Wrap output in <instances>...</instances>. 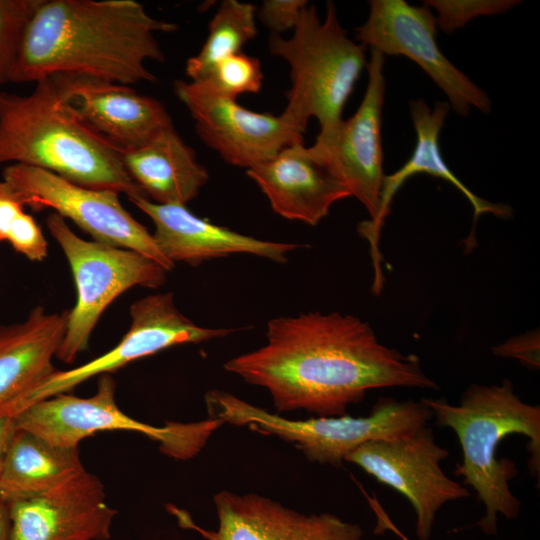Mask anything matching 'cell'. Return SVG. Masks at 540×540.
I'll return each instance as SVG.
<instances>
[{"mask_svg":"<svg viewBox=\"0 0 540 540\" xmlns=\"http://www.w3.org/2000/svg\"><path fill=\"white\" fill-rule=\"evenodd\" d=\"M265 336L263 346L223 367L266 389L279 412L342 416L372 389L439 388L416 355L384 345L353 315L315 311L275 317Z\"/></svg>","mask_w":540,"mask_h":540,"instance_id":"cell-1","label":"cell"},{"mask_svg":"<svg viewBox=\"0 0 540 540\" xmlns=\"http://www.w3.org/2000/svg\"><path fill=\"white\" fill-rule=\"evenodd\" d=\"M176 28L135 0H43L27 27L10 82L54 75L127 86L155 82L146 61L165 60L155 34Z\"/></svg>","mask_w":540,"mask_h":540,"instance_id":"cell-2","label":"cell"},{"mask_svg":"<svg viewBox=\"0 0 540 540\" xmlns=\"http://www.w3.org/2000/svg\"><path fill=\"white\" fill-rule=\"evenodd\" d=\"M8 163L40 168L128 199L147 198L127 172L120 148L75 112L63 75L37 81L28 96L0 91V164Z\"/></svg>","mask_w":540,"mask_h":540,"instance_id":"cell-3","label":"cell"},{"mask_svg":"<svg viewBox=\"0 0 540 540\" xmlns=\"http://www.w3.org/2000/svg\"><path fill=\"white\" fill-rule=\"evenodd\" d=\"M431 412L438 426L456 434L462 462L454 470L470 486L485 506V514L478 522L481 530L497 533L498 515L516 518L520 501L512 493L509 481L518 471L508 458L498 459L500 443L509 435L528 438L530 473L539 481L540 475V407L522 401L513 383L505 379L501 384H471L458 405L442 399L420 400Z\"/></svg>","mask_w":540,"mask_h":540,"instance_id":"cell-4","label":"cell"},{"mask_svg":"<svg viewBox=\"0 0 540 540\" xmlns=\"http://www.w3.org/2000/svg\"><path fill=\"white\" fill-rule=\"evenodd\" d=\"M290 38L271 34L269 51L290 67L291 88L281 114L303 134L310 118L320 131L342 120L345 104L367 65L366 47L352 41L342 28L336 6L328 1L320 19L314 4L301 11Z\"/></svg>","mask_w":540,"mask_h":540,"instance_id":"cell-5","label":"cell"},{"mask_svg":"<svg viewBox=\"0 0 540 540\" xmlns=\"http://www.w3.org/2000/svg\"><path fill=\"white\" fill-rule=\"evenodd\" d=\"M208 418L235 426H247L255 432L273 435L292 443L308 460L341 466L359 446L415 431L431 419L430 410L421 402L380 398L367 416L350 415L292 420L250 404L224 390L205 394Z\"/></svg>","mask_w":540,"mask_h":540,"instance_id":"cell-6","label":"cell"},{"mask_svg":"<svg viewBox=\"0 0 540 540\" xmlns=\"http://www.w3.org/2000/svg\"><path fill=\"white\" fill-rule=\"evenodd\" d=\"M46 226L67 258L76 287V303L68 311L55 356L70 364L87 348L101 315L119 295L135 286L157 289L167 271L134 250L80 238L55 212L47 216Z\"/></svg>","mask_w":540,"mask_h":540,"instance_id":"cell-7","label":"cell"},{"mask_svg":"<svg viewBox=\"0 0 540 540\" xmlns=\"http://www.w3.org/2000/svg\"><path fill=\"white\" fill-rule=\"evenodd\" d=\"M116 384L109 374L99 378L96 393L80 398L67 393L37 401L13 417L16 427L59 447L77 448L84 438L99 431L141 433L159 444L163 454L177 460L197 455L223 422L218 419L153 426L135 420L118 407Z\"/></svg>","mask_w":540,"mask_h":540,"instance_id":"cell-8","label":"cell"},{"mask_svg":"<svg viewBox=\"0 0 540 540\" xmlns=\"http://www.w3.org/2000/svg\"><path fill=\"white\" fill-rule=\"evenodd\" d=\"M2 180L23 207L36 212L52 209L94 241L139 252L166 271L175 267L162 254L153 234L122 206L119 193L84 187L52 172L17 163L3 169Z\"/></svg>","mask_w":540,"mask_h":540,"instance_id":"cell-9","label":"cell"},{"mask_svg":"<svg viewBox=\"0 0 540 540\" xmlns=\"http://www.w3.org/2000/svg\"><path fill=\"white\" fill-rule=\"evenodd\" d=\"M130 316V328L114 348L76 368L55 370L4 407L0 415L14 416L31 404L66 393L93 376L109 374L129 362L169 347L223 338L235 331L197 325L178 310L171 292L152 294L137 300L130 307Z\"/></svg>","mask_w":540,"mask_h":540,"instance_id":"cell-10","label":"cell"},{"mask_svg":"<svg viewBox=\"0 0 540 540\" xmlns=\"http://www.w3.org/2000/svg\"><path fill=\"white\" fill-rule=\"evenodd\" d=\"M355 32L356 40L366 48L415 62L445 93L459 116H468L471 109L490 113L488 94L439 49L436 19L429 7L404 0H370L368 18Z\"/></svg>","mask_w":540,"mask_h":540,"instance_id":"cell-11","label":"cell"},{"mask_svg":"<svg viewBox=\"0 0 540 540\" xmlns=\"http://www.w3.org/2000/svg\"><path fill=\"white\" fill-rule=\"evenodd\" d=\"M448 456L449 451L437 444L433 430L423 426L400 436L367 442L345 461L403 495L416 514L418 538L428 540L437 511L450 501L470 496L464 485L442 470L440 464Z\"/></svg>","mask_w":540,"mask_h":540,"instance_id":"cell-12","label":"cell"},{"mask_svg":"<svg viewBox=\"0 0 540 540\" xmlns=\"http://www.w3.org/2000/svg\"><path fill=\"white\" fill-rule=\"evenodd\" d=\"M384 63V55L370 49L367 87L358 109L335 127L320 131L309 147L312 155L347 187L351 197L361 202L369 213V222L378 216L385 176L381 138Z\"/></svg>","mask_w":540,"mask_h":540,"instance_id":"cell-13","label":"cell"},{"mask_svg":"<svg viewBox=\"0 0 540 540\" xmlns=\"http://www.w3.org/2000/svg\"><path fill=\"white\" fill-rule=\"evenodd\" d=\"M174 93L200 139L233 166L248 170L288 146L304 144V134L282 115L249 110L198 82L176 80Z\"/></svg>","mask_w":540,"mask_h":540,"instance_id":"cell-14","label":"cell"},{"mask_svg":"<svg viewBox=\"0 0 540 540\" xmlns=\"http://www.w3.org/2000/svg\"><path fill=\"white\" fill-rule=\"evenodd\" d=\"M9 540H107L117 511L83 470L38 495L8 502Z\"/></svg>","mask_w":540,"mask_h":540,"instance_id":"cell-15","label":"cell"},{"mask_svg":"<svg viewBox=\"0 0 540 540\" xmlns=\"http://www.w3.org/2000/svg\"><path fill=\"white\" fill-rule=\"evenodd\" d=\"M218 518L215 530L196 526L182 510L171 506L181 526L206 540H362L357 524L330 513L303 514L255 493L221 491L213 497Z\"/></svg>","mask_w":540,"mask_h":540,"instance_id":"cell-16","label":"cell"},{"mask_svg":"<svg viewBox=\"0 0 540 540\" xmlns=\"http://www.w3.org/2000/svg\"><path fill=\"white\" fill-rule=\"evenodd\" d=\"M448 102L438 101L433 108L422 100H413L409 103L410 115L416 131V144L408 161L395 173L385 175L380 196V210L374 222L364 221L358 226L359 234L369 241L370 253L374 268V279L383 277L378 243L380 231L390 212V204L405 181L413 175L426 173L439 177L454 185L470 202L473 208V227L464 240L467 251L476 246L475 223L478 217L490 213L499 218L507 219L512 216V209L505 204L488 202L474 194L450 170L441 154L439 136L441 129L450 111Z\"/></svg>","mask_w":540,"mask_h":540,"instance_id":"cell-17","label":"cell"},{"mask_svg":"<svg viewBox=\"0 0 540 540\" xmlns=\"http://www.w3.org/2000/svg\"><path fill=\"white\" fill-rule=\"evenodd\" d=\"M154 223V240L173 264L192 266L233 254H251L286 263L300 244L257 239L194 215L184 205H162L143 197L129 199Z\"/></svg>","mask_w":540,"mask_h":540,"instance_id":"cell-18","label":"cell"},{"mask_svg":"<svg viewBox=\"0 0 540 540\" xmlns=\"http://www.w3.org/2000/svg\"><path fill=\"white\" fill-rule=\"evenodd\" d=\"M246 173L276 214L311 226L326 217L334 203L351 197L347 187L304 144L288 146Z\"/></svg>","mask_w":540,"mask_h":540,"instance_id":"cell-19","label":"cell"},{"mask_svg":"<svg viewBox=\"0 0 540 540\" xmlns=\"http://www.w3.org/2000/svg\"><path fill=\"white\" fill-rule=\"evenodd\" d=\"M68 101L78 116L123 150L148 142L173 126L165 107L130 86L63 75Z\"/></svg>","mask_w":540,"mask_h":540,"instance_id":"cell-20","label":"cell"},{"mask_svg":"<svg viewBox=\"0 0 540 540\" xmlns=\"http://www.w3.org/2000/svg\"><path fill=\"white\" fill-rule=\"evenodd\" d=\"M67 315L37 306L23 322L0 325V411L55 371Z\"/></svg>","mask_w":540,"mask_h":540,"instance_id":"cell-21","label":"cell"},{"mask_svg":"<svg viewBox=\"0 0 540 540\" xmlns=\"http://www.w3.org/2000/svg\"><path fill=\"white\" fill-rule=\"evenodd\" d=\"M120 150L130 177L157 204L186 206L209 179L207 169L174 125L140 147Z\"/></svg>","mask_w":540,"mask_h":540,"instance_id":"cell-22","label":"cell"},{"mask_svg":"<svg viewBox=\"0 0 540 540\" xmlns=\"http://www.w3.org/2000/svg\"><path fill=\"white\" fill-rule=\"evenodd\" d=\"M83 470L78 447L55 446L17 428L0 473V498L8 503L38 495Z\"/></svg>","mask_w":540,"mask_h":540,"instance_id":"cell-23","label":"cell"},{"mask_svg":"<svg viewBox=\"0 0 540 540\" xmlns=\"http://www.w3.org/2000/svg\"><path fill=\"white\" fill-rule=\"evenodd\" d=\"M256 6L236 0H224L209 22L208 36L195 55L186 62L190 81H198L218 61L241 52L256 37Z\"/></svg>","mask_w":540,"mask_h":540,"instance_id":"cell-24","label":"cell"},{"mask_svg":"<svg viewBox=\"0 0 540 540\" xmlns=\"http://www.w3.org/2000/svg\"><path fill=\"white\" fill-rule=\"evenodd\" d=\"M264 74L258 58L242 51L217 63L198 81L208 89L236 99L246 93H258L262 88Z\"/></svg>","mask_w":540,"mask_h":540,"instance_id":"cell-25","label":"cell"},{"mask_svg":"<svg viewBox=\"0 0 540 540\" xmlns=\"http://www.w3.org/2000/svg\"><path fill=\"white\" fill-rule=\"evenodd\" d=\"M43 0H0V86L10 82L27 27Z\"/></svg>","mask_w":540,"mask_h":540,"instance_id":"cell-26","label":"cell"},{"mask_svg":"<svg viewBox=\"0 0 540 540\" xmlns=\"http://www.w3.org/2000/svg\"><path fill=\"white\" fill-rule=\"evenodd\" d=\"M423 5L436 11L437 28L452 34L480 16L503 14L521 2L518 0H425Z\"/></svg>","mask_w":540,"mask_h":540,"instance_id":"cell-27","label":"cell"},{"mask_svg":"<svg viewBox=\"0 0 540 540\" xmlns=\"http://www.w3.org/2000/svg\"><path fill=\"white\" fill-rule=\"evenodd\" d=\"M13 249L31 261H42L48 252V243L32 215L24 210L14 219L7 240Z\"/></svg>","mask_w":540,"mask_h":540,"instance_id":"cell-28","label":"cell"},{"mask_svg":"<svg viewBox=\"0 0 540 540\" xmlns=\"http://www.w3.org/2000/svg\"><path fill=\"white\" fill-rule=\"evenodd\" d=\"M307 4L305 0H265L256 13L271 34L279 35L295 28Z\"/></svg>","mask_w":540,"mask_h":540,"instance_id":"cell-29","label":"cell"},{"mask_svg":"<svg viewBox=\"0 0 540 540\" xmlns=\"http://www.w3.org/2000/svg\"><path fill=\"white\" fill-rule=\"evenodd\" d=\"M493 353L501 357L515 358L530 369H538L539 332L530 331L513 337L495 347Z\"/></svg>","mask_w":540,"mask_h":540,"instance_id":"cell-30","label":"cell"},{"mask_svg":"<svg viewBox=\"0 0 540 540\" xmlns=\"http://www.w3.org/2000/svg\"><path fill=\"white\" fill-rule=\"evenodd\" d=\"M23 206L12 196L3 180L0 181V241H6L14 219Z\"/></svg>","mask_w":540,"mask_h":540,"instance_id":"cell-31","label":"cell"},{"mask_svg":"<svg viewBox=\"0 0 540 540\" xmlns=\"http://www.w3.org/2000/svg\"><path fill=\"white\" fill-rule=\"evenodd\" d=\"M367 499L377 518V524L374 530L375 533L379 534V533H383L384 531H392L402 540H410L394 525V523H392L389 516L380 506L379 502L377 501L375 497L370 498L367 496Z\"/></svg>","mask_w":540,"mask_h":540,"instance_id":"cell-32","label":"cell"},{"mask_svg":"<svg viewBox=\"0 0 540 540\" xmlns=\"http://www.w3.org/2000/svg\"><path fill=\"white\" fill-rule=\"evenodd\" d=\"M16 429V422L13 416L0 415V473L8 446Z\"/></svg>","mask_w":540,"mask_h":540,"instance_id":"cell-33","label":"cell"},{"mask_svg":"<svg viewBox=\"0 0 540 540\" xmlns=\"http://www.w3.org/2000/svg\"><path fill=\"white\" fill-rule=\"evenodd\" d=\"M10 515L8 504L0 498V540H9Z\"/></svg>","mask_w":540,"mask_h":540,"instance_id":"cell-34","label":"cell"}]
</instances>
